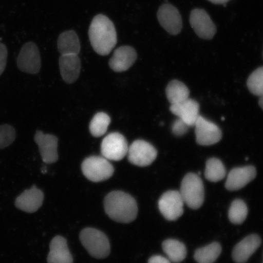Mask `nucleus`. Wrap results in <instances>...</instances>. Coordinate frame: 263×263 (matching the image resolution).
Here are the masks:
<instances>
[{
    "label": "nucleus",
    "instance_id": "1",
    "mask_svg": "<svg viewBox=\"0 0 263 263\" xmlns=\"http://www.w3.org/2000/svg\"><path fill=\"white\" fill-rule=\"evenodd\" d=\"M91 47L101 55L110 53L117 43V34L113 22L106 15L99 14L92 21L88 30Z\"/></svg>",
    "mask_w": 263,
    "mask_h": 263
},
{
    "label": "nucleus",
    "instance_id": "2",
    "mask_svg": "<svg viewBox=\"0 0 263 263\" xmlns=\"http://www.w3.org/2000/svg\"><path fill=\"white\" fill-rule=\"evenodd\" d=\"M105 212L109 218L120 223H130L137 218L136 200L129 194L114 191L108 193L104 201Z\"/></svg>",
    "mask_w": 263,
    "mask_h": 263
},
{
    "label": "nucleus",
    "instance_id": "3",
    "mask_svg": "<svg viewBox=\"0 0 263 263\" xmlns=\"http://www.w3.org/2000/svg\"><path fill=\"white\" fill-rule=\"evenodd\" d=\"M180 193L189 208L197 210L204 202V186L201 178L195 173L186 174L181 183Z\"/></svg>",
    "mask_w": 263,
    "mask_h": 263
},
{
    "label": "nucleus",
    "instance_id": "4",
    "mask_svg": "<svg viewBox=\"0 0 263 263\" xmlns=\"http://www.w3.org/2000/svg\"><path fill=\"white\" fill-rule=\"evenodd\" d=\"M80 241L89 254L95 258H106L110 252L109 241L100 230L86 228L82 230Z\"/></svg>",
    "mask_w": 263,
    "mask_h": 263
},
{
    "label": "nucleus",
    "instance_id": "5",
    "mask_svg": "<svg viewBox=\"0 0 263 263\" xmlns=\"http://www.w3.org/2000/svg\"><path fill=\"white\" fill-rule=\"evenodd\" d=\"M81 167L85 177L93 182L106 180L110 178L114 173L112 164L104 157H88L82 162Z\"/></svg>",
    "mask_w": 263,
    "mask_h": 263
},
{
    "label": "nucleus",
    "instance_id": "6",
    "mask_svg": "<svg viewBox=\"0 0 263 263\" xmlns=\"http://www.w3.org/2000/svg\"><path fill=\"white\" fill-rule=\"evenodd\" d=\"M129 149L127 140L122 134L110 133L101 143L102 155L108 160L120 161L126 156Z\"/></svg>",
    "mask_w": 263,
    "mask_h": 263
},
{
    "label": "nucleus",
    "instance_id": "7",
    "mask_svg": "<svg viewBox=\"0 0 263 263\" xmlns=\"http://www.w3.org/2000/svg\"><path fill=\"white\" fill-rule=\"evenodd\" d=\"M127 155L128 160L132 164L145 167L150 165L156 159L157 151L147 141L137 140L134 141L129 147Z\"/></svg>",
    "mask_w": 263,
    "mask_h": 263
},
{
    "label": "nucleus",
    "instance_id": "8",
    "mask_svg": "<svg viewBox=\"0 0 263 263\" xmlns=\"http://www.w3.org/2000/svg\"><path fill=\"white\" fill-rule=\"evenodd\" d=\"M184 202L177 191H167L159 200V208L164 218L168 221H176L183 213Z\"/></svg>",
    "mask_w": 263,
    "mask_h": 263
},
{
    "label": "nucleus",
    "instance_id": "9",
    "mask_svg": "<svg viewBox=\"0 0 263 263\" xmlns=\"http://www.w3.org/2000/svg\"><path fill=\"white\" fill-rule=\"evenodd\" d=\"M196 140L201 146H210L218 143L221 140V129L212 121L199 115L195 124Z\"/></svg>",
    "mask_w": 263,
    "mask_h": 263
},
{
    "label": "nucleus",
    "instance_id": "10",
    "mask_svg": "<svg viewBox=\"0 0 263 263\" xmlns=\"http://www.w3.org/2000/svg\"><path fill=\"white\" fill-rule=\"evenodd\" d=\"M18 68L25 73L37 74L41 70V58L37 46L34 43H26L20 52L17 61Z\"/></svg>",
    "mask_w": 263,
    "mask_h": 263
},
{
    "label": "nucleus",
    "instance_id": "11",
    "mask_svg": "<svg viewBox=\"0 0 263 263\" xmlns=\"http://www.w3.org/2000/svg\"><path fill=\"white\" fill-rule=\"evenodd\" d=\"M190 24L198 37L211 40L217 32L216 26L204 9H194L190 13Z\"/></svg>",
    "mask_w": 263,
    "mask_h": 263
},
{
    "label": "nucleus",
    "instance_id": "12",
    "mask_svg": "<svg viewBox=\"0 0 263 263\" xmlns=\"http://www.w3.org/2000/svg\"><path fill=\"white\" fill-rule=\"evenodd\" d=\"M157 18L160 25L169 34L176 35L182 31V16L175 6L167 3L161 6L157 12Z\"/></svg>",
    "mask_w": 263,
    "mask_h": 263
},
{
    "label": "nucleus",
    "instance_id": "13",
    "mask_svg": "<svg viewBox=\"0 0 263 263\" xmlns=\"http://www.w3.org/2000/svg\"><path fill=\"white\" fill-rule=\"evenodd\" d=\"M34 140L38 145L42 159L45 163L51 164L57 162L58 139L57 137L39 130L36 132Z\"/></svg>",
    "mask_w": 263,
    "mask_h": 263
},
{
    "label": "nucleus",
    "instance_id": "14",
    "mask_svg": "<svg viewBox=\"0 0 263 263\" xmlns=\"http://www.w3.org/2000/svg\"><path fill=\"white\" fill-rule=\"evenodd\" d=\"M256 176V170L254 166L235 167L229 174L226 188L229 191H236L244 188L255 178Z\"/></svg>",
    "mask_w": 263,
    "mask_h": 263
},
{
    "label": "nucleus",
    "instance_id": "15",
    "mask_svg": "<svg viewBox=\"0 0 263 263\" xmlns=\"http://www.w3.org/2000/svg\"><path fill=\"white\" fill-rule=\"evenodd\" d=\"M170 109L171 112L178 117L190 127L195 126L200 115L198 102L190 98L182 103L171 105Z\"/></svg>",
    "mask_w": 263,
    "mask_h": 263
},
{
    "label": "nucleus",
    "instance_id": "16",
    "mask_svg": "<svg viewBox=\"0 0 263 263\" xmlns=\"http://www.w3.org/2000/svg\"><path fill=\"white\" fill-rule=\"evenodd\" d=\"M137 58V52L130 46H123L116 49L109 61L111 70L123 72L129 70Z\"/></svg>",
    "mask_w": 263,
    "mask_h": 263
},
{
    "label": "nucleus",
    "instance_id": "17",
    "mask_svg": "<svg viewBox=\"0 0 263 263\" xmlns=\"http://www.w3.org/2000/svg\"><path fill=\"white\" fill-rule=\"evenodd\" d=\"M261 245V239L258 235L252 234L247 236L233 249V260L236 263H246Z\"/></svg>",
    "mask_w": 263,
    "mask_h": 263
},
{
    "label": "nucleus",
    "instance_id": "18",
    "mask_svg": "<svg viewBox=\"0 0 263 263\" xmlns=\"http://www.w3.org/2000/svg\"><path fill=\"white\" fill-rule=\"evenodd\" d=\"M44 195L35 186L26 190L15 200V205L20 210L27 213H34L41 208Z\"/></svg>",
    "mask_w": 263,
    "mask_h": 263
},
{
    "label": "nucleus",
    "instance_id": "19",
    "mask_svg": "<svg viewBox=\"0 0 263 263\" xmlns=\"http://www.w3.org/2000/svg\"><path fill=\"white\" fill-rule=\"evenodd\" d=\"M59 68L65 82L74 83L80 77L81 63L77 54L61 55L59 58Z\"/></svg>",
    "mask_w": 263,
    "mask_h": 263
},
{
    "label": "nucleus",
    "instance_id": "20",
    "mask_svg": "<svg viewBox=\"0 0 263 263\" xmlns=\"http://www.w3.org/2000/svg\"><path fill=\"white\" fill-rule=\"evenodd\" d=\"M47 261L48 263H73V259L69 251L67 240L61 236H55L50 243Z\"/></svg>",
    "mask_w": 263,
    "mask_h": 263
},
{
    "label": "nucleus",
    "instance_id": "21",
    "mask_svg": "<svg viewBox=\"0 0 263 263\" xmlns=\"http://www.w3.org/2000/svg\"><path fill=\"white\" fill-rule=\"evenodd\" d=\"M58 47L61 55H78L81 45L77 33L72 30L62 32L58 38Z\"/></svg>",
    "mask_w": 263,
    "mask_h": 263
},
{
    "label": "nucleus",
    "instance_id": "22",
    "mask_svg": "<svg viewBox=\"0 0 263 263\" xmlns=\"http://www.w3.org/2000/svg\"><path fill=\"white\" fill-rule=\"evenodd\" d=\"M162 248L171 262L179 263L185 259L187 254L186 248L183 242L178 240L169 239L162 243Z\"/></svg>",
    "mask_w": 263,
    "mask_h": 263
},
{
    "label": "nucleus",
    "instance_id": "23",
    "mask_svg": "<svg viewBox=\"0 0 263 263\" xmlns=\"http://www.w3.org/2000/svg\"><path fill=\"white\" fill-rule=\"evenodd\" d=\"M190 93L186 85L178 80L171 81L166 88V97L171 105L186 100L190 97Z\"/></svg>",
    "mask_w": 263,
    "mask_h": 263
},
{
    "label": "nucleus",
    "instance_id": "24",
    "mask_svg": "<svg viewBox=\"0 0 263 263\" xmlns=\"http://www.w3.org/2000/svg\"><path fill=\"white\" fill-rule=\"evenodd\" d=\"M222 248L218 242H212L208 246L197 249L194 257L198 263H214L221 255Z\"/></svg>",
    "mask_w": 263,
    "mask_h": 263
},
{
    "label": "nucleus",
    "instance_id": "25",
    "mask_svg": "<svg viewBox=\"0 0 263 263\" xmlns=\"http://www.w3.org/2000/svg\"><path fill=\"white\" fill-rule=\"evenodd\" d=\"M224 164L217 158H210L206 162L205 178L212 182L221 181L226 176Z\"/></svg>",
    "mask_w": 263,
    "mask_h": 263
},
{
    "label": "nucleus",
    "instance_id": "26",
    "mask_svg": "<svg viewBox=\"0 0 263 263\" xmlns=\"http://www.w3.org/2000/svg\"><path fill=\"white\" fill-rule=\"evenodd\" d=\"M110 118L104 112H99L95 115L90 121L89 129L95 137H100L106 134L110 123Z\"/></svg>",
    "mask_w": 263,
    "mask_h": 263
},
{
    "label": "nucleus",
    "instance_id": "27",
    "mask_svg": "<svg viewBox=\"0 0 263 263\" xmlns=\"http://www.w3.org/2000/svg\"><path fill=\"white\" fill-rule=\"evenodd\" d=\"M248 215L246 203L241 199L233 200L229 210L230 221L234 224H241Z\"/></svg>",
    "mask_w": 263,
    "mask_h": 263
},
{
    "label": "nucleus",
    "instance_id": "28",
    "mask_svg": "<svg viewBox=\"0 0 263 263\" xmlns=\"http://www.w3.org/2000/svg\"><path fill=\"white\" fill-rule=\"evenodd\" d=\"M247 85L253 95L259 97L263 95V67L256 69L250 75Z\"/></svg>",
    "mask_w": 263,
    "mask_h": 263
},
{
    "label": "nucleus",
    "instance_id": "29",
    "mask_svg": "<svg viewBox=\"0 0 263 263\" xmlns=\"http://www.w3.org/2000/svg\"><path fill=\"white\" fill-rule=\"evenodd\" d=\"M16 137L15 130L11 125L0 126V149H4L14 142Z\"/></svg>",
    "mask_w": 263,
    "mask_h": 263
},
{
    "label": "nucleus",
    "instance_id": "30",
    "mask_svg": "<svg viewBox=\"0 0 263 263\" xmlns=\"http://www.w3.org/2000/svg\"><path fill=\"white\" fill-rule=\"evenodd\" d=\"M190 126L180 118L174 121L172 125V133L177 137H182L187 133Z\"/></svg>",
    "mask_w": 263,
    "mask_h": 263
},
{
    "label": "nucleus",
    "instance_id": "31",
    "mask_svg": "<svg viewBox=\"0 0 263 263\" xmlns=\"http://www.w3.org/2000/svg\"><path fill=\"white\" fill-rule=\"evenodd\" d=\"M8 58V49L6 46L0 42V76L5 71Z\"/></svg>",
    "mask_w": 263,
    "mask_h": 263
},
{
    "label": "nucleus",
    "instance_id": "32",
    "mask_svg": "<svg viewBox=\"0 0 263 263\" xmlns=\"http://www.w3.org/2000/svg\"><path fill=\"white\" fill-rule=\"evenodd\" d=\"M148 263H172L167 258L161 255H155L151 257Z\"/></svg>",
    "mask_w": 263,
    "mask_h": 263
},
{
    "label": "nucleus",
    "instance_id": "33",
    "mask_svg": "<svg viewBox=\"0 0 263 263\" xmlns=\"http://www.w3.org/2000/svg\"><path fill=\"white\" fill-rule=\"evenodd\" d=\"M208 1L215 5H224L229 2L230 0H208Z\"/></svg>",
    "mask_w": 263,
    "mask_h": 263
},
{
    "label": "nucleus",
    "instance_id": "34",
    "mask_svg": "<svg viewBox=\"0 0 263 263\" xmlns=\"http://www.w3.org/2000/svg\"><path fill=\"white\" fill-rule=\"evenodd\" d=\"M259 106H260L262 109L263 110V95H262L261 97H259Z\"/></svg>",
    "mask_w": 263,
    "mask_h": 263
},
{
    "label": "nucleus",
    "instance_id": "35",
    "mask_svg": "<svg viewBox=\"0 0 263 263\" xmlns=\"http://www.w3.org/2000/svg\"><path fill=\"white\" fill-rule=\"evenodd\" d=\"M262 263H263V262H262Z\"/></svg>",
    "mask_w": 263,
    "mask_h": 263
}]
</instances>
